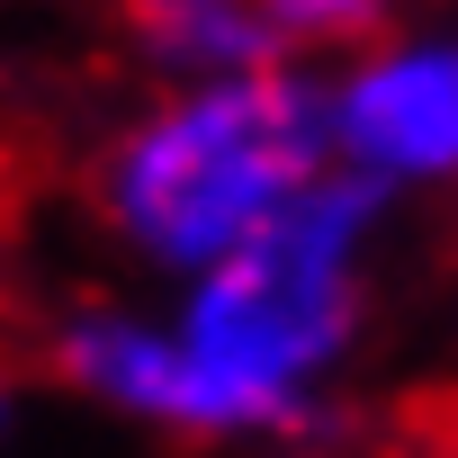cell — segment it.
Segmentation results:
<instances>
[{
	"mask_svg": "<svg viewBox=\"0 0 458 458\" xmlns=\"http://www.w3.org/2000/svg\"><path fill=\"white\" fill-rule=\"evenodd\" d=\"M333 171L395 198L458 189V28H386L369 55L324 72Z\"/></svg>",
	"mask_w": 458,
	"mask_h": 458,
	"instance_id": "obj_3",
	"label": "cell"
},
{
	"mask_svg": "<svg viewBox=\"0 0 458 458\" xmlns=\"http://www.w3.org/2000/svg\"><path fill=\"white\" fill-rule=\"evenodd\" d=\"M377 225H386V198L369 180L333 171L261 243H243L234 261H216L207 279L162 297V315L198 369L207 449H225V440L306 449L333 431V386L369 333Z\"/></svg>",
	"mask_w": 458,
	"mask_h": 458,
	"instance_id": "obj_2",
	"label": "cell"
},
{
	"mask_svg": "<svg viewBox=\"0 0 458 458\" xmlns=\"http://www.w3.org/2000/svg\"><path fill=\"white\" fill-rule=\"evenodd\" d=\"M117 55L144 90H198L279 72L270 0H117Z\"/></svg>",
	"mask_w": 458,
	"mask_h": 458,
	"instance_id": "obj_4",
	"label": "cell"
},
{
	"mask_svg": "<svg viewBox=\"0 0 458 458\" xmlns=\"http://www.w3.org/2000/svg\"><path fill=\"white\" fill-rule=\"evenodd\" d=\"M333 180L324 81L279 64L243 81L144 90L81 162V207L99 243L144 288H189L216 261L261 243L270 225Z\"/></svg>",
	"mask_w": 458,
	"mask_h": 458,
	"instance_id": "obj_1",
	"label": "cell"
},
{
	"mask_svg": "<svg viewBox=\"0 0 458 458\" xmlns=\"http://www.w3.org/2000/svg\"><path fill=\"white\" fill-rule=\"evenodd\" d=\"M404 0H270V37H279V64L297 72H342L351 55H369L386 28H395Z\"/></svg>",
	"mask_w": 458,
	"mask_h": 458,
	"instance_id": "obj_5",
	"label": "cell"
},
{
	"mask_svg": "<svg viewBox=\"0 0 458 458\" xmlns=\"http://www.w3.org/2000/svg\"><path fill=\"white\" fill-rule=\"evenodd\" d=\"M10 413H19V377H10V360H0V431H10Z\"/></svg>",
	"mask_w": 458,
	"mask_h": 458,
	"instance_id": "obj_6",
	"label": "cell"
}]
</instances>
